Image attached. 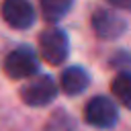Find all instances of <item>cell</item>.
<instances>
[{"instance_id": "1", "label": "cell", "mask_w": 131, "mask_h": 131, "mask_svg": "<svg viewBox=\"0 0 131 131\" xmlns=\"http://www.w3.org/2000/svg\"><path fill=\"white\" fill-rule=\"evenodd\" d=\"M39 53L49 66H61L70 53V41L63 29L49 27L39 35Z\"/></svg>"}, {"instance_id": "2", "label": "cell", "mask_w": 131, "mask_h": 131, "mask_svg": "<svg viewBox=\"0 0 131 131\" xmlns=\"http://www.w3.org/2000/svg\"><path fill=\"white\" fill-rule=\"evenodd\" d=\"M39 70V59L33 47L29 45H20L16 49H12L6 57H4V72L8 78L12 80H27L33 78V74H37Z\"/></svg>"}, {"instance_id": "3", "label": "cell", "mask_w": 131, "mask_h": 131, "mask_svg": "<svg viewBox=\"0 0 131 131\" xmlns=\"http://www.w3.org/2000/svg\"><path fill=\"white\" fill-rule=\"evenodd\" d=\"M84 119L92 127L111 129V127L117 125L119 113H117V106H115L113 98H108L104 94H98V96H92L86 102V106H84Z\"/></svg>"}, {"instance_id": "4", "label": "cell", "mask_w": 131, "mask_h": 131, "mask_svg": "<svg viewBox=\"0 0 131 131\" xmlns=\"http://www.w3.org/2000/svg\"><path fill=\"white\" fill-rule=\"evenodd\" d=\"M57 96V84L53 82L51 76H37L31 78L20 88V98L29 106H45Z\"/></svg>"}, {"instance_id": "5", "label": "cell", "mask_w": 131, "mask_h": 131, "mask_svg": "<svg viewBox=\"0 0 131 131\" xmlns=\"http://www.w3.org/2000/svg\"><path fill=\"white\" fill-rule=\"evenodd\" d=\"M0 14L8 27L25 31L35 25V8L29 0H4L0 6Z\"/></svg>"}, {"instance_id": "6", "label": "cell", "mask_w": 131, "mask_h": 131, "mask_svg": "<svg viewBox=\"0 0 131 131\" xmlns=\"http://www.w3.org/2000/svg\"><path fill=\"white\" fill-rule=\"evenodd\" d=\"M92 29L94 33L104 39V41H113L117 37H121L127 31V20L123 16H119L115 10L108 8H98L92 14Z\"/></svg>"}, {"instance_id": "7", "label": "cell", "mask_w": 131, "mask_h": 131, "mask_svg": "<svg viewBox=\"0 0 131 131\" xmlns=\"http://www.w3.org/2000/svg\"><path fill=\"white\" fill-rule=\"evenodd\" d=\"M90 84V76L84 68L80 66H70L61 72V90L68 96H76L80 92H84Z\"/></svg>"}, {"instance_id": "8", "label": "cell", "mask_w": 131, "mask_h": 131, "mask_svg": "<svg viewBox=\"0 0 131 131\" xmlns=\"http://www.w3.org/2000/svg\"><path fill=\"white\" fill-rule=\"evenodd\" d=\"M111 90L123 106L131 108V72H119L111 82Z\"/></svg>"}, {"instance_id": "9", "label": "cell", "mask_w": 131, "mask_h": 131, "mask_svg": "<svg viewBox=\"0 0 131 131\" xmlns=\"http://www.w3.org/2000/svg\"><path fill=\"white\" fill-rule=\"evenodd\" d=\"M39 4H41L43 16H45L47 20L55 23V20L63 18V16L70 12L74 0H39Z\"/></svg>"}, {"instance_id": "10", "label": "cell", "mask_w": 131, "mask_h": 131, "mask_svg": "<svg viewBox=\"0 0 131 131\" xmlns=\"http://www.w3.org/2000/svg\"><path fill=\"white\" fill-rule=\"evenodd\" d=\"M115 8H121V10H127L131 12V0H108Z\"/></svg>"}]
</instances>
